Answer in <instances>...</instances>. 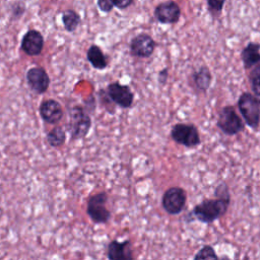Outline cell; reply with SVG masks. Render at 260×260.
I'll list each match as a JSON object with an SVG mask.
<instances>
[{
  "instance_id": "22",
  "label": "cell",
  "mask_w": 260,
  "mask_h": 260,
  "mask_svg": "<svg viewBox=\"0 0 260 260\" xmlns=\"http://www.w3.org/2000/svg\"><path fill=\"white\" fill-rule=\"evenodd\" d=\"M225 0H207L208 9L212 13H219L223 7Z\"/></svg>"
},
{
  "instance_id": "12",
  "label": "cell",
  "mask_w": 260,
  "mask_h": 260,
  "mask_svg": "<svg viewBox=\"0 0 260 260\" xmlns=\"http://www.w3.org/2000/svg\"><path fill=\"white\" fill-rule=\"evenodd\" d=\"M43 47L44 38L40 31L30 29L25 32L21 41V50L25 54L29 56H37L42 52Z\"/></svg>"
},
{
  "instance_id": "18",
  "label": "cell",
  "mask_w": 260,
  "mask_h": 260,
  "mask_svg": "<svg viewBox=\"0 0 260 260\" xmlns=\"http://www.w3.org/2000/svg\"><path fill=\"white\" fill-rule=\"evenodd\" d=\"M66 133L62 127H55L47 134V141L53 147H59L65 143Z\"/></svg>"
},
{
  "instance_id": "14",
  "label": "cell",
  "mask_w": 260,
  "mask_h": 260,
  "mask_svg": "<svg viewBox=\"0 0 260 260\" xmlns=\"http://www.w3.org/2000/svg\"><path fill=\"white\" fill-rule=\"evenodd\" d=\"M108 258L111 260H130L133 258L129 241H112L108 246Z\"/></svg>"
},
{
  "instance_id": "15",
  "label": "cell",
  "mask_w": 260,
  "mask_h": 260,
  "mask_svg": "<svg viewBox=\"0 0 260 260\" xmlns=\"http://www.w3.org/2000/svg\"><path fill=\"white\" fill-rule=\"evenodd\" d=\"M260 45L257 43H249L241 53L242 61L246 69L254 67L260 62Z\"/></svg>"
},
{
  "instance_id": "10",
  "label": "cell",
  "mask_w": 260,
  "mask_h": 260,
  "mask_svg": "<svg viewBox=\"0 0 260 260\" xmlns=\"http://www.w3.org/2000/svg\"><path fill=\"white\" fill-rule=\"evenodd\" d=\"M26 80L32 91L44 93L50 84V78L47 71L42 67H32L26 72Z\"/></svg>"
},
{
  "instance_id": "3",
  "label": "cell",
  "mask_w": 260,
  "mask_h": 260,
  "mask_svg": "<svg viewBox=\"0 0 260 260\" xmlns=\"http://www.w3.org/2000/svg\"><path fill=\"white\" fill-rule=\"evenodd\" d=\"M91 127V119L80 106H75L69 111V130L73 139L85 137Z\"/></svg>"
},
{
  "instance_id": "8",
  "label": "cell",
  "mask_w": 260,
  "mask_h": 260,
  "mask_svg": "<svg viewBox=\"0 0 260 260\" xmlns=\"http://www.w3.org/2000/svg\"><path fill=\"white\" fill-rule=\"evenodd\" d=\"M107 95L112 102L117 104L121 108H130L133 104L134 94L130 87L119 82L110 83L107 87Z\"/></svg>"
},
{
  "instance_id": "1",
  "label": "cell",
  "mask_w": 260,
  "mask_h": 260,
  "mask_svg": "<svg viewBox=\"0 0 260 260\" xmlns=\"http://www.w3.org/2000/svg\"><path fill=\"white\" fill-rule=\"evenodd\" d=\"M216 197V199H205L193 208L192 213L199 221L212 222L225 213L230 203V196Z\"/></svg>"
},
{
  "instance_id": "16",
  "label": "cell",
  "mask_w": 260,
  "mask_h": 260,
  "mask_svg": "<svg viewBox=\"0 0 260 260\" xmlns=\"http://www.w3.org/2000/svg\"><path fill=\"white\" fill-rule=\"evenodd\" d=\"M192 81L196 89L206 91L210 85L211 74L207 67L202 66L192 74Z\"/></svg>"
},
{
  "instance_id": "20",
  "label": "cell",
  "mask_w": 260,
  "mask_h": 260,
  "mask_svg": "<svg viewBox=\"0 0 260 260\" xmlns=\"http://www.w3.org/2000/svg\"><path fill=\"white\" fill-rule=\"evenodd\" d=\"M249 79L251 82L254 95L257 98V100L260 103V62L256 64L252 69L249 75Z\"/></svg>"
},
{
  "instance_id": "19",
  "label": "cell",
  "mask_w": 260,
  "mask_h": 260,
  "mask_svg": "<svg viewBox=\"0 0 260 260\" xmlns=\"http://www.w3.org/2000/svg\"><path fill=\"white\" fill-rule=\"evenodd\" d=\"M63 24L68 31H74L79 24L80 17L74 10H66L62 14Z\"/></svg>"
},
{
  "instance_id": "25",
  "label": "cell",
  "mask_w": 260,
  "mask_h": 260,
  "mask_svg": "<svg viewBox=\"0 0 260 260\" xmlns=\"http://www.w3.org/2000/svg\"><path fill=\"white\" fill-rule=\"evenodd\" d=\"M167 76H168V70H167V69H164L162 71H160V72H159V76H158L159 82L165 83L166 80H167Z\"/></svg>"
},
{
  "instance_id": "2",
  "label": "cell",
  "mask_w": 260,
  "mask_h": 260,
  "mask_svg": "<svg viewBox=\"0 0 260 260\" xmlns=\"http://www.w3.org/2000/svg\"><path fill=\"white\" fill-rule=\"evenodd\" d=\"M239 110L250 127L256 129L260 122V103L250 92H243L238 101Z\"/></svg>"
},
{
  "instance_id": "7",
  "label": "cell",
  "mask_w": 260,
  "mask_h": 260,
  "mask_svg": "<svg viewBox=\"0 0 260 260\" xmlns=\"http://www.w3.org/2000/svg\"><path fill=\"white\" fill-rule=\"evenodd\" d=\"M186 199V193L182 188L171 187L162 196V207L170 214H178L185 207Z\"/></svg>"
},
{
  "instance_id": "4",
  "label": "cell",
  "mask_w": 260,
  "mask_h": 260,
  "mask_svg": "<svg viewBox=\"0 0 260 260\" xmlns=\"http://www.w3.org/2000/svg\"><path fill=\"white\" fill-rule=\"evenodd\" d=\"M108 195L105 192L98 193L90 197L87 203L86 212L95 223H106L111 218V212L107 209Z\"/></svg>"
},
{
  "instance_id": "23",
  "label": "cell",
  "mask_w": 260,
  "mask_h": 260,
  "mask_svg": "<svg viewBox=\"0 0 260 260\" xmlns=\"http://www.w3.org/2000/svg\"><path fill=\"white\" fill-rule=\"evenodd\" d=\"M98 5L104 12H110L115 6L113 0H98Z\"/></svg>"
},
{
  "instance_id": "13",
  "label": "cell",
  "mask_w": 260,
  "mask_h": 260,
  "mask_svg": "<svg viewBox=\"0 0 260 260\" xmlns=\"http://www.w3.org/2000/svg\"><path fill=\"white\" fill-rule=\"evenodd\" d=\"M40 114L42 119L49 124L58 123L63 117L61 105L55 100H45L40 106Z\"/></svg>"
},
{
  "instance_id": "17",
  "label": "cell",
  "mask_w": 260,
  "mask_h": 260,
  "mask_svg": "<svg viewBox=\"0 0 260 260\" xmlns=\"http://www.w3.org/2000/svg\"><path fill=\"white\" fill-rule=\"evenodd\" d=\"M86 56H87L88 62L91 64V66L94 69L103 70L108 66V62L103 51L101 50L100 47L95 45H92L89 47V49L87 50Z\"/></svg>"
},
{
  "instance_id": "24",
  "label": "cell",
  "mask_w": 260,
  "mask_h": 260,
  "mask_svg": "<svg viewBox=\"0 0 260 260\" xmlns=\"http://www.w3.org/2000/svg\"><path fill=\"white\" fill-rule=\"evenodd\" d=\"M113 1H114V5L121 9L128 7L133 2V0H113Z\"/></svg>"
},
{
  "instance_id": "5",
  "label": "cell",
  "mask_w": 260,
  "mask_h": 260,
  "mask_svg": "<svg viewBox=\"0 0 260 260\" xmlns=\"http://www.w3.org/2000/svg\"><path fill=\"white\" fill-rule=\"evenodd\" d=\"M217 127L228 135H235L244 129V124L236 113L234 107L226 106L221 109L217 119Z\"/></svg>"
},
{
  "instance_id": "11",
  "label": "cell",
  "mask_w": 260,
  "mask_h": 260,
  "mask_svg": "<svg viewBox=\"0 0 260 260\" xmlns=\"http://www.w3.org/2000/svg\"><path fill=\"white\" fill-rule=\"evenodd\" d=\"M155 48V43L153 39L146 35L140 34L132 39L130 44V50L132 55L140 58H147L149 57Z\"/></svg>"
},
{
  "instance_id": "9",
  "label": "cell",
  "mask_w": 260,
  "mask_h": 260,
  "mask_svg": "<svg viewBox=\"0 0 260 260\" xmlns=\"http://www.w3.org/2000/svg\"><path fill=\"white\" fill-rule=\"evenodd\" d=\"M181 15L180 6L174 1L158 4L154 9V16L160 23H176Z\"/></svg>"
},
{
  "instance_id": "21",
  "label": "cell",
  "mask_w": 260,
  "mask_h": 260,
  "mask_svg": "<svg viewBox=\"0 0 260 260\" xmlns=\"http://www.w3.org/2000/svg\"><path fill=\"white\" fill-rule=\"evenodd\" d=\"M217 255L215 254L213 248L211 246L205 245L203 246L197 254L194 256V259H217Z\"/></svg>"
},
{
  "instance_id": "6",
  "label": "cell",
  "mask_w": 260,
  "mask_h": 260,
  "mask_svg": "<svg viewBox=\"0 0 260 260\" xmlns=\"http://www.w3.org/2000/svg\"><path fill=\"white\" fill-rule=\"evenodd\" d=\"M174 141L186 147H194L200 143V137L197 128L194 125L179 123L176 124L171 131Z\"/></svg>"
}]
</instances>
